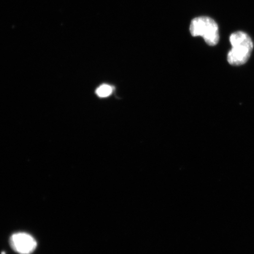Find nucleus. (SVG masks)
I'll return each instance as SVG.
<instances>
[{
    "label": "nucleus",
    "instance_id": "nucleus-1",
    "mask_svg": "<svg viewBox=\"0 0 254 254\" xmlns=\"http://www.w3.org/2000/svg\"><path fill=\"white\" fill-rule=\"evenodd\" d=\"M232 49L227 55L230 64L238 66L244 64L249 60L253 50V41L249 35L243 31H236L230 37Z\"/></svg>",
    "mask_w": 254,
    "mask_h": 254
},
{
    "label": "nucleus",
    "instance_id": "nucleus-2",
    "mask_svg": "<svg viewBox=\"0 0 254 254\" xmlns=\"http://www.w3.org/2000/svg\"><path fill=\"white\" fill-rule=\"evenodd\" d=\"M190 31L193 37L204 38L205 43L210 46L217 45L220 40L217 23L213 19L205 16L193 19L190 23Z\"/></svg>",
    "mask_w": 254,
    "mask_h": 254
},
{
    "label": "nucleus",
    "instance_id": "nucleus-3",
    "mask_svg": "<svg viewBox=\"0 0 254 254\" xmlns=\"http://www.w3.org/2000/svg\"><path fill=\"white\" fill-rule=\"evenodd\" d=\"M9 244L12 249L19 254H31L37 247L36 240L31 235L23 232L12 234Z\"/></svg>",
    "mask_w": 254,
    "mask_h": 254
},
{
    "label": "nucleus",
    "instance_id": "nucleus-4",
    "mask_svg": "<svg viewBox=\"0 0 254 254\" xmlns=\"http://www.w3.org/2000/svg\"><path fill=\"white\" fill-rule=\"evenodd\" d=\"M114 88L111 85L103 84L97 89L96 94L98 97L106 98L113 93Z\"/></svg>",
    "mask_w": 254,
    "mask_h": 254
}]
</instances>
